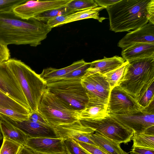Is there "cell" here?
<instances>
[{
  "label": "cell",
  "instance_id": "6da1fadb",
  "mask_svg": "<svg viewBox=\"0 0 154 154\" xmlns=\"http://www.w3.org/2000/svg\"><path fill=\"white\" fill-rule=\"evenodd\" d=\"M52 29L34 18L23 19L12 11L0 12V43L36 47L45 39Z\"/></svg>",
  "mask_w": 154,
  "mask_h": 154
},
{
  "label": "cell",
  "instance_id": "7a4b0ae2",
  "mask_svg": "<svg viewBox=\"0 0 154 154\" xmlns=\"http://www.w3.org/2000/svg\"><path fill=\"white\" fill-rule=\"evenodd\" d=\"M150 0H120L106 8L110 30L115 32H129L146 24L149 20L147 5Z\"/></svg>",
  "mask_w": 154,
  "mask_h": 154
},
{
  "label": "cell",
  "instance_id": "3957f363",
  "mask_svg": "<svg viewBox=\"0 0 154 154\" xmlns=\"http://www.w3.org/2000/svg\"><path fill=\"white\" fill-rule=\"evenodd\" d=\"M5 63L16 78L27 100L31 112L37 111L46 82L21 60L10 58Z\"/></svg>",
  "mask_w": 154,
  "mask_h": 154
},
{
  "label": "cell",
  "instance_id": "277c9868",
  "mask_svg": "<svg viewBox=\"0 0 154 154\" xmlns=\"http://www.w3.org/2000/svg\"><path fill=\"white\" fill-rule=\"evenodd\" d=\"M38 111L53 127L70 124L78 120V110L47 88L40 101Z\"/></svg>",
  "mask_w": 154,
  "mask_h": 154
},
{
  "label": "cell",
  "instance_id": "5b68a950",
  "mask_svg": "<svg viewBox=\"0 0 154 154\" xmlns=\"http://www.w3.org/2000/svg\"><path fill=\"white\" fill-rule=\"evenodd\" d=\"M128 62L124 78L119 86L136 99L143 87L154 79V57Z\"/></svg>",
  "mask_w": 154,
  "mask_h": 154
},
{
  "label": "cell",
  "instance_id": "8992f818",
  "mask_svg": "<svg viewBox=\"0 0 154 154\" xmlns=\"http://www.w3.org/2000/svg\"><path fill=\"white\" fill-rule=\"evenodd\" d=\"M47 88L77 110L83 109L89 99L81 80H62L47 83Z\"/></svg>",
  "mask_w": 154,
  "mask_h": 154
},
{
  "label": "cell",
  "instance_id": "52a82bcc",
  "mask_svg": "<svg viewBox=\"0 0 154 154\" xmlns=\"http://www.w3.org/2000/svg\"><path fill=\"white\" fill-rule=\"evenodd\" d=\"M80 121L84 125L94 129L95 132L119 144H127L132 140L133 131L111 115L98 120Z\"/></svg>",
  "mask_w": 154,
  "mask_h": 154
},
{
  "label": "cell",
  "instance_id": "ba28073f",
  "mask_svg": "<svg viewBox=\"0 0 154 154\" xmlns=\"http://www.w3.org/2000/svg\"><path fill=\"white\" fill-rule=\"evenodd\" d=\"M142 109L135 98L120 86L116 87L111 90L107 105V111L109 114L131 113Z\"/></svg>",
  "mask_w": 154,
  "mask_h": 154
},
{
  "label": "cell",
  "instance_id": "9c48e42d",
  "mask_svg": "<svg viewBox=\"0 0 154 154\" xmlns=\"http://www.w3.org/2000/svg\"><path fill=\"white\" fill-rule=\"evenodd\" d=\"M71 1L26 0L23 3L14 7L12 11L17 16L28 20L47 11L66 6Z\"/></svg>",
  "mask_w": 154,
  "mask_h": 154
},
{
  "label": "cell",
  "instance_id": "30bf717a",
  "mask_svg": "<svg viewBox=\"0 0 154 154\" xmlns=\"http://www.w3.org/2000/svg\"><path fill=\"white\" fill-rule=\"evenodd\" d=\"M0 91L31 111L17 80L5 62L0 63Z\"/></svg>",
  "mask_w": 154,
  "mask_h": 154
},
{
  "label": "cell",
  "instance_id": "8fae6325",
  "mask_svg": "<svg viewBox=\"0 0 154 154\" xmlns=\"http://www.w3.org/2000/svg\"><path fill=\"white\" fill-rule=\"evenodd\" d=\"M111 115L131 129L134 134L145 133L154 126V113L149 112L144 108L131 113Z\"/></svg>",
  "mask_w": 154,
  "mask_h": 154
},
{
  "label": "cell",
  "instance_id": "7c38bea8",
  "mask_svg": "<svg viewBox=\"0 0 154 154\" xmlns=\"http://www.w3.org/2000/svg\"><path fill=\"white\" fill-rule=\"evenodd\" d=\"M64 140L61 138L28 137L25 146L35 154H65Z\"/></svg>",
  "mask_w": 154,
  "mask_h": 154
},
{
  "label": "cell",
  "instance_id": "4fadbf2b",
  "mask_svg": "<svg viewBox=\"0 0 154 154\" xmlns=\"http://www.w3.org/2000/svg\"><path fill=\"white\" fill-rule=\"evenodd\" d=\"M60 138L71 139L75 141L98 146L89 137L95 130L83 125L79 120L70 124L54 127Z\"/></svg>",
  "mask_w": 154,
  "mask_h": 154
},
{
  "label": "cell",
  "instance_id": "5bb4252c",
  "mask_svg": "<svg viewBox=\"0 0 154 154\" xmlns=\"http://www.w3.org/2000/svg\"><path fill=\"white\" fill-rule=\"evenodd\" d=\"M0 115L12 125L20 129L28 137L60 138L54 127L28 120L18 121L13 120L2 114Z\"/></svg>",
  "mask_w": 154,
  "mask_h": 154
},
{
  "label": "cell",
  "instance_id": "9a60e30c",
  "mask_svg": "<svg viewBox=\"0 0 154 154\" xmlns=\"http://www.w3.org/2000/svg\"><path fill=\"white\" fill-rule=\"evenodd\" d=\"M136 43L154 44V24H146L129 32L119 40L118 47L124 49Z\"/></svg>",
  "mask_w": 154,
  "mask_h": 154
},
{
  "label": "cell",
  "instance_id": "2e32d148",
  "mask_svg": "<svg viewBox=\"0 0 154 154\" xmlns=\"http://www.w3.org/2000/svg\"><path fill=\"white\" fill-rule=\"evenodd\" d=\"M125 62V60L122 57L118 56L109 58L104 57L103 59L91 62L90 66L82 78L97 72L104 74L119 67Z\"/></svg>",
  "mask_w": 154,
  "mask_h": 154
},
{
  "label": "cell",
  "instance_id": "e0dca14e",
  "mask_svg": "<svg viewBox=\"0 0 154 154\" xmlns=\"http://www.w3.org/2000/svg\"><path fill=\"white\" fill-rule=\"evenodd\" d=\"M122 57L128 62L154 57V44L136 43L122 49Z\"/></svg>",
  "mask_w": 154,
  "mask_h": 154
},
{
  "label": "cell",
  "instance_id": "ac0fdd59",
  "mask_svg": "<svg viewBox=\"0 0 154 154\" xmlns=\"http://www.w3.org/2000/svg\"><path fill=\"white\" fill-rule=\"evenodd\" d=\"M78 119L80 121L98 120L109 115L107 105L89 101L85 107L78 110Z\"/></svg>",
  "mask_w": 154,
  "mask_h": 154
},
{
  "label": "cell",
  "instance_id": "d6986e66",
  "mask_svg": "<svg viewBox=\"0 0 154 154\" xmlns=\"http://www.w3.org/2000/svg\"><path fill=\"white\" fill-rule=\"evenodd\" d=\"M0 131L3 138H6L25 146L28 137L0 115Z\"/></svg>",
  "mask_w": 154,
  "mask_h": 154
},
{
  "label": "cell",
  "instance_id": "ffe728a7",
  "mask_svg": "<svg viewBox=\"0 0 154 154\" xmlns=\"http://www.w3.org/2000/svg\"><path fill=\"white\" fill-rule=\"evenodd\" d=\"M86 62L82 59L62 69H58L52 67L46 68L44 69L41 74L39 75L46 84L58 81L65 75L81 66Z\"/></svg>",
  "mask_w": 154,
  "mask_h": 154
},
{
  "label": "cell",
  "instance_id": "44dd1931",
  "mask_svg": "<svg viewBox=\"0 0 154 154\" xmlns=\"http://www.w3.org/2000/svg\"><path fill=\"white\" fill-rule=\"evenodd\" d=\"M89 137L98 146L109 154H128L121 148L120 144L98 133L90 134Z\"/></svg>",
  "mask_w": 154,
  "mask_h": 154
},
{
  "label": "cell",
  "instance_id": "7402d4cb",
  "mask_svg": "<svg viewBox=\"0 0 154 154\" xmlns=\"http://www.w3.org/2000/svg\"><path fill=\"white\" fill-rule=\"evenodd\" d=\"M89 76L94 84L100 102L107 105L111 89L109 84L105 79L103 75L97 72Z\"/></svg>",
  "mask_w": 154,
  "mask_h": 154
},
{
  "label": "cell",
  "instance_id": "603a6c76",
  "mask_svg": "<svg viewBox=\"0 0 154 154\" xmlns=\"http://www.w3.org/2000/svg\"><path fill=\"white\" fill-rule=\"evenodd\" d=\"M104 8L101 7H97L77 11L68 15L62 25L70 23L88 18H93L97 20L99 22L106 19L99 16V12Z\"/></svg>",
  "mask_w": 154,
  "mask_h": 154
},
{
  "label": "cell",
  "instance_id": "cb8c5ba5",
  "mask_svg": "<svg viewBox=\"0 0 154 154\" xmlns=\"http://www.w3.org/2000/svg\"><path fill=\"white\" fill-rule=\"evenodd\" d=\"M128 64V62L125 61L119 67L103 75L105 79L109 84L111 90L116 87L119 86L122 82Z\"/></svg>",
  "mask_w": 154,
  "mask_h": 154
},
{
  "label": "cell",
  "instance_id": "d4e9b609",
  "mask_svg": "<svg viewBox=\"0 0 154 154\" xmlns=\"http://www.w3.org/2000/svg\"><path fill=\"white\" fill-rule=\"evenodd\" d=\"M154 79L146 84L142 88L136 99L143 108L146 106L154 99Z\"/></svg>",
  "mask_w": 154,
  "mask_h": 154
},
{
  "label": "cell",
  "instance_id": "484cf974",
  "mask_svg": "<svg viewBox=\"0 0 154 154\" xmlns=\"http://www.w3.org/2000/svg\"><path fill=\"white\" fill-rule=\"evenodd\" d=\"M132 147H137L154 150V135L140 133L134 134Z\"/></svg>",
  "mask_w": 154,
  "mask_h": 154
},
{
  "label": "cell",
  "instance_id": "4316f807",
  "mask_svg": "<svg viewBox=\"0 0 154 154\" xmlns=\"http://www.w3.org/2000/svg\"><path fill=\"white\" fill-rule=\"evenodd\" d=\"M75 12L76 11L66 6L47 11L38 15L33 18L44 23L50 18L59 16L68 15Z\"/></svg>",
  "mask_w": 154,
  "mask_h": 154
},
{
  "label": "cell",
  "instance_id": "83f0119b",
  "mask_svg": "<svg viewBox=\"0 0 154 154\" xmlns=\"http://www.w3.org/2000/svg\"><path fill=\"white\" fill-rule=\"evenodd\" d=\"M81 82L88 97V101L101 103L98 98L94 84L91 77L88 76L82 78Z\"/></svg>",
  "mask_w": 154,
  "mask_h": 154
},
{
  "label": "cell",
  "instance_id": "f1b7e54d",
  "mask_svg": "<svg viewBox=\"0 0 154 154\" xmlns=\"http://www.w3.org/2000/svg\"><path fill=\"white\" fill-rule=\"evenodd\" d=\"M98 6L93 0H71L66 7L76 11Z\"/></svg>",
  "mask_w": 154,
  "mask_h": 154
},
{
  "label": "cell",
  "instance_id": "f546056e",
  "mask_svg": "<svg viewBox=\"0 0 154 154\" xmlns=\"http://www.w3.org/2000/svg\"><path fill=\"white\" fill-rule=\"evenodd\" d=\"M64 143L66 154H90L72 139L64 140Z\"/></svg>",
  "mask_w": 154,
  "mask_h": 154
},
{
  "label": "cell",
  "instance_id": "4dcf8cb0",
  "mask_svg": "<svg viewBox=\"0 0 154 154\" xmlns=\"http://www.w3.org/2000/svg\"><path fill=\"white\" fill-rule=\"evenodd\" d=\"M22 146L10 140L3 138V142L0 148V154H18Z\"/></svg>",
  "mask_w": 154,
  "mask_h": 154
},
{
  "label": "cell",
  "instance_id": "1f68e13d",
  "mask_svg": "<svg viewBox=\"0 0 154 154\" xmlns=\"http://www.w3.org/2000/svg\"><path fill=\"white\" fill-rule=\"evenodd\" d=\"M91 62H86L81 66L70 72L62 78V80L81 79L87 69L89 67Z\"/></svg>",
  "mask_w": 154,
  "mask_h": 154
},
{
  "label": "cell",
  "instance_id": "d6a6232c",
  "mask_svg": "<svg viewBox=\"0 0 154 154\" xmlns=\"http://www.w3.org/2000/svg\"><path fill=\"white\" fill-rule=\"evenodd\" d=\"M0 114L16 121H23L28 120L29 115L22 114L13 110L0 107Z\"/></svg>",
  "mask_w": 154,
  "mask_h": 154
},
{
  "label": "cell",
  "instance_id": "836d02e7",
  "mask_svg": "<svg viewBox=\"0 0 154 154\" xmlns=\"http://www.w3.org/2000/svg\"><path fill=\"white\" fill-rule=\"evenodd\" d=\"M26 0H0V12L12 11L16 6L24 2Z\"/></svg>",
  "mask_w": 154,
  "mask_h": 154
},
{
  "label": "cell",
  "instance_id": "e575fe53",
  "mask_svg": "<svg viewBox=\"0 0 154 154\" xmlns=\"http://www.w3.org/2000/svg\"><path fill=\"white\" fill-rule=\"evenodd\" d=\"M76 141L90 154H109L99 147L84 142Z\"/></svg>",
  "mask_w": 154,
  "mask_h": 154
},
{
  "label": "cell",
  "instance_id": "d590c367",
  "mask_svg": "<svg viewBox=\"0 0 154 154\" xmlns=\"http://www.w3.org/2000/svg\"><path fill=\"white\" fill-rule=\"evenodd\" d=\"M68 15L59 16L50 18L47 21L46 24L52 29L54 27L62 26Z\"/></svg>",
  "mask_w": 154,
  "mask_h": 154
},
{
  "label": "cell",
  "instance_id": "8d00e7d4",
  "mask_svg": "<svg viewBox=\"0 0 154 154\" xmlns=\"http://www.w3.org/2000/svg\"><path fill=\"white\" fill-rule=\"evenodd\" d=\"M10 57V53L7 46L0 43V63L7 61Z\"/></svg>",
  "mask_w": 154,
  "mask_h": 154
},
{
  "label": "cell",
  "instance_id": "74e56055",
  "mask_svg": "<svg viewBox=\"0 0 154 154\" xmlns=\"http://www.w3.org/2000/svg\"><path fill=\"white\" fill-rule=\"evenodd\" d=\"M28 120L30 121L49 125L38 111L32 112L29 115Z\"/></svg>",
  "mask_w": 154,
  "mask_h": 154
},
{
  "label": "cell",
  "instance_id": "f35d334b",
  "mask_svg": "<svg viewBox=\"0 0 154 154\" xmlns=\"http://www.w3.org/2000/svg\"><path fill=\"white\" fill-rule=\"evenodd\" d=\"M147 11L149 17V22L154 24V0H150L147 5Z\"/></svg>",
  "mask_w": 154,
  "mask_h": 154
},
{
  "label": "cell",
  "instance_id": "ab89813d",
  "mask_svg": "<svg viewBox=\"0 0 154 154\" xmlns=\"http://www.w3.org/2000/svg\"><path fill=\"white\" fill-rule=\"evenodd\" d=\"M131 152L134 154H154V150L141 147H132Z\"/></svg>",
  "mask_w": 154,
  "mask_h": 154
},
{
  "label": "cell",
  "instance_id": "60d3db41",
  "mask_svg": "<svg viewBox=\"0 0 154 154\" xmlns=\"http://www.w3.org/2000/svg\"><path fill=\"white\" fill-rule=\"evenodd\" d=\"M94 1L99 7H103L104 8H106L118 2L120 0H95Z\"/></svg>",
  "mask_w": 154,
  "mask_h": 154
},
{
  "label": "cell",
  "instance_id": "b9f144b4",
  "mask_svg": "<svg viewBox=\"0 0 154 154\" xmlns=\"http://www.w3.org/2000/svg\"><path fill=\"white\" fill-rule=\"evenodd\" d=\"M18 154H35L30 149L25 146H22L20 148Z\"/></svg>",
  "mask_w": 154,
  "mask_h": 154
},
{
  "label": "cell",
  "instance_id": "7bdbcfd3",
  "mask_svg": "<svg viewBox=\"0 0 154 154\" xmlns=\"http://www.w3.org/2000/svg\"><path fill=\"white\" fill-rule=\"evenodd\" d=\"M2 139H3V137L0 131V140H1Z\"/></svg>",
  "mask_w": 154,
  "mask_h": 154
},
{
  "label": "cell",
  "instance_id": "ee69618b",
  "mask_svg": "<svg viewBox=\"0 0 154 154\" xmlns=\"http://www.w3.org/2000/svg\"><path fill=\"white\" fill-rule=\"evenodd\" d=\"M130 154H134L133 153H132V152H130Z\"/></svg>",
  "mask_w": 154,
  "mask_h": 154
},
{
  "label": "cell",
  "instance_id": "f6af8a7d",
  "mask_svg": "<svg viewBox=\"0 0 154 154\" xmlns=\"http://www.w3.org/2000/svg\"><path fill=\"white\" fill-rule=\"evenodd\" d=\"M65 154H66V153H65Z\"/></svg>",
  "mask_w": 154,
  "mask_h": 154
}]
</instances>
